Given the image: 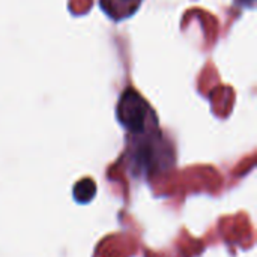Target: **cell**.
<instances>
[{"instance_id":"7a4b0ae2","label":"cell","mask_w":257,"mask_h":257,"mask_svg":"<svg viewBox=\"0 0 257 257\" xmlns=\"http://www.w3.org/2000/svg\"><path fill=\"white\" fill-rule=\"evenodd\" d=\"M170 152L163 142L160 130H152L143 134L133 136V143L130 145V158L137 173H149L160 167L164 161H169Z\"/></svg>"},{"instance_id":"277c9868","label":"cell","mask_w":257,"mask_h":257,"mask_svg":"<svg viewBox=\"0 0 257 257\" xmlns=\"http://www.w3.org/2000/svg\"><path fill=\"white\" fill-rule=\"evenodd\" d=\"M72 194H74L75 202H78L81 205H86L96 196V185H95V182L92 179H87V178L81 179L80 182L75 184Z\"/></svg>"},{"instance_id":"3957f363","label":"cell","mask_w":257,"mask_h":257,"mask_svg":"<svg viewBox=\"0 0 257 257\" xmlns=\"http://www.w3.org/2000/svg\"><path fill=\"white\" fill-rule=\"evenodd\" d=\"M143 0H101L102 11L113 20L120 21L137 12Z\"/></svg>"},{"instance_id":"6da1fadb","label":"cell","mask_w":257,"mask_h":257,"mask_svg":"<svg viewBox=\"0 0 257 257\" xmlns=\"http://www.w3.org/2000/svg\"><path fill=\"white\" fill-rule=\"evenodd\" d=\"M117 119L131 136L158 128V120L152 107L134 89H126L122 93L117 105Z\"/></svg>"}]
</instances>
